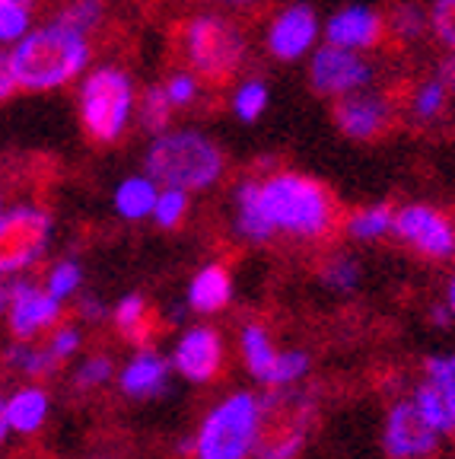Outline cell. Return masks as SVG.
<instances>
[{
    "label": "cell",
    "mask_w": 455,
    "mask_h": 459,
    "mask_svg": "<svg viewBox=\"0 0 455 459\" xmlns=\"http://www.w3.org/2000/svg\"><path fill=\"white\" fill-rule=\"evenodd\" d=\"M10 329L20 342L39 335L48 325L61 323V303L42 290L39 284L26 278H16V290H13V303H10Z\"/></svg>",
    "instance_id": "cell-15"
},
{
    "label": "cell",
    "mask_w": 455,
    "mask_h": 459,
    "mask_svg": "<svg viewBox=\"0 0 455 459\" xmlns=\"http://www.w3.org/2000/svg\"><path fill=\"white\" fill-rule=\"evenodd\" d=\"M319 278L325 281L331 290L348 294V290H354V287L360 284V262L350 255H331V258H325Z\"/></svg>",
    "instance_id": "cell-33"
},
{
    "label": "cell",
    "mask_w": 455,
    "mask_h": 459,
    "mask_svg": "<svg viewBox=\"0 0 455 459\" xmlns=\"http://www.w3.org/2000/svg\"><path fill=\"white\" fill-rule=\"evenodd\" d=\"M16 77H13V65H10V51L0 48V102H7L16 96Z\"/></svg>",
    "instance_id": "cell-42"
},
{
    "label": "cell",
    "mask_w": 455,
    "mask_h": 459,
    "mask_svg": "<svg viewBox=\"0 0 455 459\" xmlns=\"http://www.w3.org/2000/svg\"><path fill=\"white\" fill-rule=\"evenodd\" d=\"M210 4H217V7L223 10V13H252V10L264 7L268 0H210Z\"/></svg>",
    "instance_id": "cell-43"
},
{
    "label": "cell",
    "mask_w": 455,
    "mask_h": 459,
    "mask_svg": "<svg viewBox=\"0 0 455 459\" xmlns=\"http://www.w3.org/2000/svg\"><path fill=\"white\" fill-rule=\"evenodd\" d=\"M417 409L424 411L430 424H434L436 434H452L455 430V389L446 386V383L427 380L417 386Z\"/></svg>",
    "instance_id": "cell-22"
},
{
    "label": "cell",
    "mask_w": 455,
    "mask_h": 459,
    "mask_svg": "<svg viewBox=\"0 0 455 459\" xmlns=\"http://www.w3.org/2000/svg\"><path fill=\"white\" fill-rule=\"evenodd\" d=\"M373 77H376L373 65L366 61V55H356V51L331 48L322 42L309 55V86L325 100L338 102L344 96L363 93V90H370Z\"/></svg>",
    "instance_id": "cell-9"
},
{
    "label": "cell",
    "mask_w": 455,
    "mask_h": 459,
    "mask_svg": "<svg viewBox=\"0 0 455 459\" xmlns=\"http://www.w3.org/2000/svg\"><path fill=\"white\" fill-rule=\"evenodd\" d=\"M16 278H0V313H7L10 303H13Z\"/></svg>",
    "instance_id": "cell-47"
},
{
    "label": "cell",
    "mask_w": 455,
    "mask_h": 459,
    "mask_svg": "<svg viewBox=\"0 0 455 459\" xmlns=\"http://www.w3.org/2000/svg\"><path fill=\"white\" fill-rule=\"evenodd\" d=\"M236 233L249 243H268L274 239L268 217H264L262 204H258V179H242L236 186Z\"/></svg>",
    "instance_id": "cell-20"
},
{
    "label": "cell",
    "mask_w": 455,
    "mask_h": 459,
    "mask_svg": "<svg viewBox=\"0 0 455 459\" xmlns=\"http://www.w3.org/2000/svg\"><path fill=\"white\" fill-rule=\"evenodd\" d=\"M137 86L128 67L96 65L77 86L80 128L93 143H115L124 137L137 112Z\"/></svg>",
    "instance_id": "cell-5"
},
{
    "label": "cell",
    "mask_w": 455,
    "mask_h": 459,
    "mask_svg": "<svg viewBox=\"0 0 455 459\" xmlns=\"http://www.w3.org/2000/svg\"><path fill=\"white\" fill-rule=\"evenodd\" d=\"M391 233L417 249L424 258H452L455 255V227L442 211L430 204H405L395 211Z\"/></svg>",
    "instance_id": "cell-11"
},
{
    "label": "cell",
    "mask_w": 455,
    "mask_h": 459,
    "mask_svg": "<svg viewBox=\"0 0 455 459\" xmlns=\"http://www.w3.org/2000/svg\"><path fill=\"white\" fill-rule=\"evenodd\" d=\"M176 370L192 383H207L214 380L223 367V338L207 325L198 329H188L182 335L176 348V358H172Z\"/></svg>",
    "instance_id": "cell-16"
},
{
    "label": "cell",
    "mask_w": 455,
    "mask_h": 459,
    "mask_svg": "<svg viewBox=\"0 0 455 459\" xmlns=\"http://www.w3.org/2000/svg\"><path fill=\"white\" fill-rule=\"evenodd\" d=\"M452 319H455L452 309L442 307V303H436V307L430 309V323H434L436 329H449V325H452Z\"/></svg>",
    "instance_id": "cell-46"
},
{
    "label": "cell",
    "mask_w": 455,
    "mask_h": 459,
    "mask_svg": "<svg viewBox=\"0 0 455 459\" xmlns=\"http://www.w3.org/2000/svg\"><path fill=\"white\" fill-rule=\"evenodd\" d=\"M315 395L306 389H270L258 399L252 440L255 459H296L315 428Z\"/></svg>",
    "instance_id": "cell-6"
},
{
    "label": "cell",
    "mask_w": 455,
    "mask_h": 459,
    "mask_svg": "<svg viewBox=\"0 0 455 459\" xmlns=\"http://www.w3.org/2000/svg\"><path fill=\"white\" fill-rule=\"evenodd\" d=\"M51 239V214L39 204H16L0 214V278L32 268Z\"/></svg>",
    "instance_id": "cell-8"
},
{
    "label": "cell",
    "mask_w": 455,
    "mask_h": 459,
    "mask_svg": "<svg viewBox=\"0 0 455 459\" xmlns=\"http://www.w3.org/2000/svg\"><path fill=\"white\" fill-rule=\"evenodd\" d=\"M121 393L131 399H153L169 386V364L157 351H137V358L121 370Z\"/></svg>",
    "instance_id": "cell-17"
},
{
    "label": "cell",
    "mask_w": 455,
    "mask_h": 459,
    "mask_svg": "<svg viewBox=\"0 0 455 459\" xmlns=\"http://www.w3.org/2000/svg\"><path fill=\"white\" fill-rule=\"evenodd\" d=\"M322 45V20L315 13V7L293 0L287 7H280L278 13L268 20L264 29V48L274 61H303Z\"/></svg>",
    "instance_id": "cell-10"
},
{
    "label": "cell",
    "mask_w": 455,
    "mask_h": 459,
    "mask_svg": "<svg viewBox=\"0 0 455 459\" xmlns=\"http://www.w3.org/2000/svg\"><path fill=\"white\" fill-rule=\"evenodd\" d=\"M106 313H108L106 303H99L96 297H83V300H80V316H83L86 323H102Z\"/></svg>",
    "instance_id": "cell-44"
},
{
    "label": "cell",
    "mask_w": 455,
    "mask_h": 459,
    "mask_svg": "<svg viewBox=\"0 0 455 459\" xmlns=\"http://www.w3.org/2000/svg\"><path fill=\"white\" fill-rule=\"evenodd\" d=\"M309 370V354L306 351H284L278 354V364H274V373H270L268 386H290L293 380H299L303 373Z\"/></svg>",
    "instance_id": "cell-38"
},
{
    "label": "cell",
    "mask_w": 455,
    "mask_h": 459,
    "mask_svg": "<svg viewBox=\"0 0 455 459\" xmlns=\"http://www.w3.org/2000/svg\"><path fill=\"white\" fill-rule=\"evenodd\" d=\"M4 411H7V428L16 434H32L36 428H42L45 415H48V395L42 389H16L7 402H4Z\"/></svg>",
    "instance_id": "cell-24"
},
{
    "label": "cell",
    "mask_w": 455,
    "mask_h": 459,
    "mask_svg": "<svg viewBox=\"0 0 455 459\" xmlns=\"http://www.w3.org/2000/svg\"><path fill=\"white\" fill-rule=\"evenodd\" d=\"M178 55L185 67L207 83H227L249 61V36L239 20L223 10H201L178 26Z\"/></svg>",
    "instance_id": "cell-4"
},
{
    "label": "cell",
    "mask_w": 455,
    "mask_h": 459,
    "mask_svg": "<svg viewBox=\"0 0 455 459\" xmlns=\"http://www.w3.org/2000/svg\"><path fill=\"white\" fill-rule=\"evenodd\" d=\"M7 411H4V399H0V446H4V440H7Z\"/></svg>",
    "instance_id": "cell-48"
},
{
    "label": "cell",
    "mask_w": 455,
    "mask_h": 459,
    "mask_svg": "<svg viewBox=\"0 0 455 459\" xmlns=\"http://www.w3.org/2000/svg\"><path fill=\"white\" fill-rule=\"evenodd\" d=\"M39 0H0V48H13L36 29Z\"/></svg>",
    "instance_id": "cell-27"
},
{
    "label": "cell",
    "mask_w": 455,
    "mask_h": 459,
    "mask_svg": "<svg viewBox=\"0 0 455 459\" xmlns=\"http://www.w3.org/2000/svg\"><path fill=\"white\" fill-rule=\"evenodd\" d=\"M242 354H245L252 377L262 383H270V373H274V364H278V351L270 348V338L262 325L252 323L242 329Z\"/></svg>",
    "instance_id": "cell-29"
},
{
    "label": "cell",
    "mask_w": 455,
    "mask_h": 459,
    "mask_svg": "<svg viewBox=\"0 0 455 459\" xmlns=\"http://www.w3.org/2000/svg\"><path fill=\"white\" fill-rule=\"evenodd\" d=\"M143 172L159 188L178 192H204L217 186L227 172V153L210 134L198 128H172L159 137H150L143 153Z\"/></svg>",
    "instance_id": "cell-3"
},
{
    "label": "cell",
    "mask_w": 455,
    "mask_h": 459,
    "mask_svg": "<svg viewBox=\"0 0 455 459\" xmlns=\"http://www.w3.org/2000/svg\"><path fill=\"white\" fill-rule=\"evenodd\" d=\"M112 377V358L108 354H96L90 358L77 373H73V389L77 393H86V389H96Z\"/></svg>",
    "instance_id": "cell-39"
},
{
    "label": "cell",
    "mask_w": 455,
    "mask_h": 459,
    "mask_svg": "<svg viewBox=\"0 0 455 459\" xmlns=\"http://www.w3.org/2000/svg\"><path fill=\"white\" fill-rule=\"evenodd\" d=\"M258 424V399L236 393L223 399L201 424L194 437V459H245L252 453Z\"/></svg>",
    "instance_id": "cell-7"
},
{
    "label": "cell",
    "mask_w": 455,
    "mask_h": 459,
    "mask_svg": "<svg viewBox=\"0 0 455 459\" xmlns=\"http://www.w3.org/2000/svg\"><path fill=\"white\" fill-rule=\"evenodd\" d=\"M391 221H395V211L389 204H370V208L354 211L344 227L360 243H373V239H382L385 233H391Z\"/></svg>",
    "instance_id": "cell-30"
},
{
    "label": "cell",
    "mask_w": 455,
    "mask_h": 459,
    "mask_svg": "<svg viewBox=\"0 0 455 459\" xmlns=\"http://www.w3.org/2000/svg\"><path fill=\"white\" fill-rule=\"evenodd\" d=\"M7 364L20 373H29V377H45V373L55 370L61 360L51 354L48 344H45V348H32V344L22 342V344H13L7 351Z\"/></svg>",
    "instance_id": "cell-32"
},
{
    "label": "cell",
    "mask_w": 455,
    "mask_h": 459,
    "mask_svg": "<svg viewBox=\"0 0 455 459\" xmlns=\"http://www.w3.org/2000/svg\"><path fill=\"white\" fill-rule=\"evenodd\" d=\"M163 90H166V96H169L172 106H176V108H188V106H194V102H198L201 80L194 77L188 67H176V71L166 77Z\"/></svg>",
    "instance_id": "cell-36"
},
{
    "label": "cell",
    "mask_w": 455,
    "mask_h": 459,
    "mask_svg": "<svg viewBox=\"0 0 455 459\" xmlns=\"http://www.w3.org/2000/svg\"><path fill=\"white\" fill-rule=\"evenodd\" d=\"M270 90L262 77H245L236 83L233 96H229V112L239 118L242 125H255L264 112H268Z\"/></svg>",
    "instance_id": "cell-28"
},
{
    "label": "cell",
    "mask_w": 455,
    "mask_h": 459,
    "mask_svg": "<svg viewBox=\"0 0 455 459\" xmlns=\"http://www.w3.org/2000/svg\"><path fill=\"white\" fill-rule=\"evenodd\" d=\"M258 204L274 233L293 239H325L338 227L335 198L319 179L306 172L278 169L258 182Z\"/></svg>",
    "instance_id": "cell-2"
},
{
    "label": "cell",
    "mask_w": 455,
    "mask_h": 459,
    "mask_svg": "<svg viewBox=\"0 0 455 459\" xmlns=\"http://www.w3.org/2000/svg\"><path fill=\"white\" fill-rule=\"evenodd\" d=\"M137 125L147 131L150 137H159L166 131H172V115H176V106L166 96L163 83L147 86L141 96H137Z\"/></svg>",
    "instance_id": "cell-26"
},
{
    "label": "cell",
    "mask_w": 455,
    "mask_h": 459,
    "mask_svg": "<svg viewBox=\"0 0 455 459\" xmlns=\"http://www.w3.org/2000/svg\"><path fill=\"white\" fill-rule=\"evenodd\" d=\"M331 118H335L338 131L344 137H350V141H373L382 131H389L395 108H391L389 96L363 90V93L338 100L335 108H331Z\"/></svg>",
    "instance_id": "cell-14"
},
{
    "label": "cell",
    "mask_w": 455,
    "mask_h": 459,
    "mask_svg": "<svg viewBox=\"0 0 455 459\" xmlns=\"http://www.w3.org/2000/svg\"><path fill=\"white\" fill-rule=\"evenodd\" d=\"M385 32L401 45L420 42L424 36H430L427 7L417 4V0H399V4H391L389 16H385Z\"/></svg>",
    "instance_id": "cell-23"
},
{
    "label": "cell",
    "mask_w": 455,
    "mask_h": 459,
    "mask_svg": "<svg viewBox=\"0 0 455 459\" xmlns=\"http://www.w3.org/2000/svg\"><path fill=\"white\" fill-rule=\"evenodd\" d=\"M449 102V90L440 77H427L414 86L411 93V115L417 122H436L442 112H446Z\"/></svg>",
    "instance_id": "cell-31"
},
{
    "label": "cell",
    "mask_w": 455,
    "mask_h": 459,
    "mask_svg": "<svg viewBox=\"0 0 455 459\" xmlns=\"http://www.w3.org/2000/svg\"><path fill=\"white\" fill-rule=\"evenodd\" d=\"M385 36H389L385 32V16L366 7V4L341 7L322 22V42L331 45V48L356 51V55L379 48V42Z\"/></svg>",
    "instance_id": "cell-13"
},
{
    "label": "cell",
    "mask_w": 455,
    "mask_h": 459,
    "mask_svg": "<svg viewBox=\"0 0 455 459\" xmlns=\"http://www.w3.org/2000/svg\"><path fill=\"white\" fill-rule=\"evenodd\" d=\"M424 367H427L430 380L446 383V386L455 389V354H452V358H430Z\"/></svg>",
    "instance_id": "cell-41"
},
{
    "label": "cell",
    "mask_w": 455,
    "mask_h": 459,
    "mask_svg": "<svg viewBox=\"0 0 455 459\" xmlns=\"http://www.w3.org/2000/svg\"><path fill=\"white\" fill-rule=\"evenodd\" d=\"M430 36L452 55L455 51V0H430Z\"/></svg>",
    "instance_id": "cell-35"
},
{
    "label": "cell",
    "mask_w": 455,
    "mask_h": 459,
    "mask_svg": "<svg viewBox=\"0 0 455 459\" xmlns=\"http://www.w3.org/2000/svg\"><path fill=\"white\" fill-rule=\"evenodd\" d=\"M436 77H440L442 83H446V90H449V93H455V51H452V55H446V57H442L440 74H436Z\"/></svg>",
    "instance_id": "cell-45"
},
{
    "label": "cell",
    "mask_w": 455,
    "mask_h": 459,
    "mask_svg": "<svg viewBox=\"0 0 455 459\" xmlns=\"http://www.w3.org/2000/svg\"><path fill=\"white\" fill-rule=\"evenodd\" d=\"M446 307L452 309V316H455V278H452V284H449V303Z\"/></svg>",
    "instance_id": "cell-49"
},
{
    "label": "cell",
    "mask_w": 455,
    "mask_h": 459,
    "mask_svg": "<svg viewBox=\"0 0 455 459\" xmlns=\"http://www.w3.org/2000/svg\"><path fill=\"white\" fill-rule=\"evenodd\" d=\"M4 211H7V208H4V195H0V214H4Z\"/></svg>",
    "instance_id": "cell-50"
},
{
    "label": "cell",
    "mask_w": 455,
    "mask_h": 459,
    "mask_svg": "<svg viewBox=\"0 0 455 459\" xmlns=\"http://www.w3.org/2000/svg\"><path fill=\"white\" fill-rule=\"evenodd\" d=\"M188 217V195L178 188H159L157 208H153V221L163 230L182 227V221Z\"/></svg>",
    "instance_id": "cell-34"
},
{
    "label": "cell",
    "mask_w": 455,
    "mask_h": 459,
    "mask_svg": "<svg viewBox=\"0 0 455 459\" xmlns=\"http://www.w3.org/2000/svg\"><path fill=\"white\" fill-rule=\"evenodd\" d=\"M233 300V274L223 265H204L188 284V309L217 313Z\"/></svg>",
    "instance_id": "cell-19"
},
{
    "label": "cell",
    "mask_w": 455,
    "mask_h": 459,
    "mask_svg": "<svg viewBox=\"0 0 455 459\" xmlns=\"http://www.w3.org/2000/svg\"><path fill=\"white\" fill-rule=\"evenodd\" d=\"M115 329L121 332V338L131 344H137L141 351H147V344L153 342V335L163 332V323L157 319V313L150 309V303L141 294H128L121 297L118 307L112 313Z\"/></svg>",
    "instance_id": "cell-18"
},
{
    "label": "cell",
    "mask_w": 455,
    "mask_h": 459,
    "mask_svg": "<svg viewBox=\"0 0 455 459\" xmlns=\"http://www.w3.org/2000/svg\"><path fill=\"white\" fill-rule=\"evenodd\" d=\"M51 22H57L61 29H71L83 39H93L106 22V4L102 0H67L51 13Z\"/></svg>",
    "instance_id": "cell-25"
},
{
    "label": "cell",
    "mask_w": 455,
    "mask_h": 459,
    "mask_svg": "<svg viewBox=\"0 0 455 459\" xmlns=\"http://www.w3.org/2000/svg\"><path fill=\"white\" fill-rule=\"evenodd\" d=\"M80 281H83V268H80L77 262H71V258H64V262H57V265L48 272V278H45V290L61 303L71 294H77Z\"/></svg>",
    "instance_id": "cell-37"
},
{
    "label": "cell",
    "mask_w": 455,
    "mask_h": 459,
    "mask_svg": "<svg viewBox=\"0 0 455 459\" xmlns=\"http://www.w3.org/2000/svg\"><path fill=\"white\" fill-rule=\"evenodd\" d=\"M48 348H51V354H55L57 360L71 358V354L80 348V332L77 329H57V335L51 338Z\"/></svg>",
    "instance_id": "cell-40"
},
{
    "label": "cell",
    "mask_w": 455,
    "mask_h": 459,
    "mask_svg": "<svg viewBox=\"0 0 455 459\" xmlns=\"http://www.w3.org/2000/svg\"><path fill=\"white\" fill-rule=\"evenodd\" d=\"M440 444V434L434 424L424 418L417 402H399L391 405L389 421H385V456L389 459H430Z\"/></svg>",
    "instance_id": "cell-12"
},
{
    "label": "cell",
    "mask_w": 455,
    "mask_h": 459,
    "mask_svg": "<svg viewBox=\"0 0 455 459\" xmlns=\"http://www.w3.org/2000/svg\"><path fill=\"white\" fill-rule=\"evenodd\" d=\"M10 65H13L16 86L26 93L64 90L83 80L93 65V39H83L48 20L10 48Z\"/></svg>",
    "instance_id": "cell-1"
},
{
    "label": "cell",
    "mask_w": 455,
    "mask_h": 459,
    "mask_svg": "<svg viewBox=\"0 0 455 459\" xmlns=\"http://www.w3.org/2000/svg\"><path fill=\"white\" fill-rule=\"evenodd\" d=\"M157 198H159V186L150 179L147 172H141V176L121 179L112 201L118 217H124V221H143V217H153Z\"/></svg>",
    "instance_id": "cell-21"
}]
</instances>
